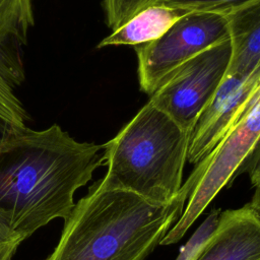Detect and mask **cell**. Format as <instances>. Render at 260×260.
Returning a JSON list of instances; mask_svg holds the SVG:
<instances>
[{"label":"cell","instance_id":"9","mask_svg":"<svg viewBox=\"0 0 260 260\" xmlns=\"http://www.w3.org/2000/svg\"><path fill=\"white\" fill-rule=\"evenodd\" d=\"M190 260H260V216L249 203L219 213Z\"/></svg>","mask_w":260,"mask_h":260},{"label":"cell","instance_id":"3","mask_svg":"<svg viewBox=\"0 0 260 260\" xmlns=\"http://www.w3.org/2000/svg\"><path fill=\"white\" fill-rule=\"evenodd\" d=\"M191 132L147 102L104 145L107 172L99 183L128 191L156 204H169L179 195Z\"/></svg>","mask_w":260,"mask_h":260},{"label":"cell","instance_id":"5","mask_svg":"<svg viewBox=\"0 0 260 260\" xmlns=\"http://www.w3.org/2000/svg\"><path fill=\"white\" fill-rule=\"evenodd\" d=\"M229 39V22L224 14H185L160 38L135 46L140 88L151 94L179 66L202 51Z\"/></svg>","mask_w":260,"mask_h":260},{"label":"cell","instance_id":"14","mask_svg":"<svg viewBox=\"0 0 260 260\" xmlns=\"http://www.w3.org/2000/svg\"><path fill=\"white\" fill-rule=\"evenodd\" d=\"M240 172H247L252 185L255 188L260 187V139L239 170L238 174Z\"/></svg>","mask_w":260,"mask_h":260},{"label":"cell","instance_id":"15","mask_svg":"<svg viewBox=\"0 0 260 260\" xmlns=\"http://www.w3.org/2000/svg\"><path fill=\"white\" fill-rule=\"evenodd\" d=\"M249 204L252 206V208L257 212V214L260 216V187L255 188L254 195L252 196L251 201Z\"/></svg>","mask_w":260,"mask_h":260},{"label":"cell","instance_id":"2","mask_svg":"<svg viewBox=\"0 0 260 260\" xmlns=\"http://www.w3.org/2000/svg\"><path fill=\"white\" fill-rule=\"evenodd\" d=\"M195 178L191 174L169 204L93 183L64 219L45 260H145L181 217Z\"/></svg>","mask_w":260,"mask_h":260},{"label":"cell","instance_id":"12","mask_svg":"<svg viewBox=\"0 0 260 260\" xmlns=\"http://www.w3.org/2000/svg\"><path fill=\"white\" fill-rule=\"evenodd\" d=\"M249 1L251 0H159L156 4L188 12H211L225 15Z\"/></svg>","mask_w":260,"mask_h":260},{"label":"cell","instance_id":"13","mask_svg":"<svg viewBox=\"0 0 260 260\" xmlns=\"http://www.w3.org/2000/svg\"><path fill=\"white\" fill-rule=\"evenodd\" d=\"M24 240L0 217V260H11Z\"/></svg>","mask_w":260,"mask_h":260},{"label":"cell","instance_id":"6","mask_svg":"<svg viewBox=\"0 0 260 260\" xmlns=\"http://www.w3.org/2000/svg\"><path fill=\"white\" fill-rule=\"evenodd\" d=\"M231 56L230 39L202 51L169 74L148 102L192 133L225 77Z\"/></svg>","mask_w":260,"mask_h":260},{"label":"cell","instance_id":"7","mask_svg":"<svg viewBox=\"0 0 260 260\" xmlns=\"http://www.w3.org/2000/svg\"><path fill=\"white\" fill-rule=\"evenodd\" d=\"M35 24L32 0H0V138L27 128L17 95L24 80V48Z\"/></svg>","mask_w":260,"mask_h":260},{"label":"cell","instance_id":"10","mask_svg":"<svg viewBox=\"0 0 260 260\" xmlns=\"http://www.w3.org/2000/svg\"><path fill=\"white\" fill-rule=\"evenodd\" d=\"M232 56L226 74H247L260 67V0H251L225 14Z\"/></svg>","mask_w":260,"mask_h":260},{"label":"cell","instance_id":"8","mask_svg":"<svg viewBox=\"0 0 260 260\" xmlns=\"http://www.w3.org/2000/svg\"><path fill=\"white\" fill-rule=\"evenodd\" d=\"M260 86V67L226 74L191 133L188 161L197 165L223 138Z\"/></svg>","mask_w":260,"mask_h":260},{"label":"cell","instance_id":"4","mask_svg":"<svg viewBox=\"0 0 260 260\" xmlns=\"http://www.w3.org/2000/svg\"><path fill=\"white\" fill-rule=\"evenodd\" d=\"M259 139L260 86L223 138L193 170L195 184L181 217L166 236L168 243L175 244L185 236L220 190L238 175Z\"/></svg>","mask_w":260,"mask_h":260},{"label":"cell","instance_id":"1","mask_svg":"<svg viewBox=\"0 0 260 260\" xmlns=\"http://www.w3.org/2000/svg\"><path fill=\"white\" fill-rule=\"evenodd\" d=\"M104 166V145L81 142L58 124L0 138V217L23 240L74 207L75 192Z\"/></svg>","mask_w":260,"mask_h":260},{"label":"cell","instance_id":"11","mask_svg":"<svg viewBox=\"0 0 260 260\" xmlns=\"http://www.w3.org/2000/svg\"><path fill=\"white\" fill-rule=\"evenodd\" d=\"M188 11L164 4H153L137 12L125 23L103 39L98 48L138 46L160 38Z\"/></svg>","mask_w":260,"mask_h":260}]
</instances>
